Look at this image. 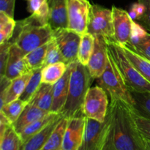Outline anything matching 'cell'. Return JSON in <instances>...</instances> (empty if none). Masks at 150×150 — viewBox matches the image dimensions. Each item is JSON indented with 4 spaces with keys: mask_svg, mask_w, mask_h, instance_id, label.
<instances>
[{
    "mask_svg": "<svg viewBox=\"0 0 150 150\" xmlns=\"http://www.w3.org/2000/svg\"><path fill=\"white\" fill-rule=\"evenodd\" d=\"M109 124L101 150H147L146 142L139 132L133 106L111 100Z\"/></svg>",
    "mask_w": 150,
    "mask_h": 150,
    "instance_id": "cell-1",
    "label": "cell"
},
{
    "mask_svg": "<svg viewBox=\"0 0 150 150\" xmlns=\"http://www.w3.org/2000/svg\"><path fill=\"white\" fill-rule=\"evenodd\" d=\"M54 30L48 23L42 24L34 16L19 21L10 39L25 54L48 43L52 40Z\"/></svg>",
    "mask_w": 150,
    "mask_h": 150,
    "instance_id": "cell-2",
    "label": "cell"
},
{
    "mask_svg": "<svg viewBox=\"0 0 150 150\" xmlns=\"http://www.w3.org/2000/svg\"><path fill=\"white\" fill-rule=\"evenodd\" d=\"M70 65L68 95L62 112V115L67 119L82 114V105L94 79L87 66L82 64L78 60L71 63Z\"/></svg>",
    "mask_w": 150,
    "mask_h": 150,
    "instance_id": "cell-3",
    "label": "cell"
},
{
    "mask_svg": "<svg viewBox=\"0 0 150 150\" xmlns=\"http://www.w3.org/2000/svg\"><path fill=\"white\" fill-rule=\"evenodd\" d=\"M108 52L115 62L129 90L150 92V82L146 80L126 57L122 47L115 41H107Z\"/></svg>",
    "mask_w": 150,
    "mask_h": 150,
    "instance_id": "cell-4",
    "label": "cell"
},
{
    "mask_svg": "<svg viewBox=\"0 0 150 150\" xmlns=\"http://www.w3.org/2000/svg\"><path fill=\"white\" fill-rule=\"evenodd\" d=\"M96 80L98 86L106 92L110 99L121 100L133 106V100L130 90L109 52L108 62L105 70Z\"/></svg>",
    "mask_w": 150,
    "mask_h": 150,
    "instance_id": "cell-5",
    "label": "cell"
},
{
    "mask_svg": "<svg viewBox=\"0 0 150 150\" xmlns=\"http://www.w3.org/2000/svg\"><path fill=\"white\" fill-rule=\"evenodd\" d=\"M109 108L108 94L100 86L90 87L82 105L83 116L103 122L105 120Z\"/></svg>",
    "mask_w": 150,
    "mask_h": 150,
    "instance_id": "cell-6",
    "label": "cell"
},
{
    "mask_svg": "<svg viewBox=\"0 0 150 150\" xmlns=\"http://www.w3.org/2000/svg\"><path fill=\"white\" fill-rule=\"evenodd\" d=\"M87 32L94 36H102L108 41H114L112 10L98 4H92Z\"/></svg>",
    "mask_w": 150,
    "mask_h": 150,
    "instance_id": "cell-7",
    "label": "cell"
},
{
    "mask_svg": "<svg viewBox=\"0 0 150 150\" xmlns=\"http://www.w3.org/2000/svg\"><path fill=\"white\" fill-rule=\"evenodd\" d=\"M67 4L68 13L67 29L81 35L87 32L92 4L89 0H67Z\"/></svg>",
    "mask_w": 150,
    "mask_h": 150,
    "instance_id": "cell-8",
    "label": "cell"
},
{
    "mask_svg": "<svg viewBox=\"0 0 150 150\" xmlns=\"http://www.w3.org/2000/svg\"><path fill=\"white\" fill-rule=\"evenodd\" d=\"M108 124V114L103 122L86 117L83 141L79 150H101Z\"/></svg>",
    "mask_w": 150,
    "mask_h": 150,
    "instance_id": "cell-9",
    "label": "cell"
},
{
    "mask_svg": "<svg viewBox=\"0 0 150 150\" xmlns=\"http://www.w3.org/2000/svg\"><path fill=\"white\" fill-rule=\"evenodd\" d=\"M81 35L69 29L54 30L53 38L55 40L60 51L67 64L78 60L79 44Z\"/></svg>",
    "mask_w": 150,
    "mask_h": 150,
    "instance_id": "cell-10",
    "label": "cell"
},
{
    "mask_svg": "<svg viewBox=\"0 0 150 150\" xmlns=\"http://www.w3.org/2000/svg\"><path fill=\"white\" fill-rule=\"evenodd\" d=\"M95 46L89 59L87 67L94 79L100 77L108 62V48L107 40L102 36H95Z\"/></svg>",
    "mask_w": 150,
    "mask_h": 150,
    "instance_id": "cell-11",
    "label": "cell"
},
{
    "mask_svg": "<svg viewBox=\"0 0 150 150\" xmlns=\"http://www.w3.org/2000/svg\"><path fill=\"white\" fill-rule=\"evenodd\" d=\"M85 116H76L67 120L63 139L62 150H79L83 141L86 125Z\"/></svg>",
    "mask_w": 150,
    "mask_h": 150,
    "instance_id": "cell-12",
    "label": "cell"
},
{
    "mask_svg": "<svg viewBox=\"0 0 150 150\" xmlns=\"http://www.w3.org/2000/svg\"><path fill=\"white\" fill-rule=\"evenodd\" d=\"M32 72L33 71L29 72L12 81L9 80L4 76H1V107L4 104L13 102L20 98L32 76Z\"/></svg>",
    "mask_w": 150,
    "mask_h": 150,
    "instance_id": "cell-13",
    "label": "cell"
},
{
    "mask_svg": "<svg viewBox=\"0 0 150 150\" xmlns=\"http://www.w3.org/2000/svg\"><path fill=\"white\" fill-rule=\"evenodd\" d=\"M113 22L114 29V41L120 45H128L133 21L128 12L113 6Z\"/></svg>",
    "mask_w": 150,
    "mask_h": 150,
    "instance_id": "cell-14",
    "label": "cell"
},
{
    "mask_svg": "<svg viewBox=\"0 0 150 150\" xmlns=\"http://www.w3.org/2000/svg\"><path fill=\"white\" fill-rule=\"evenodd\" d=\"M25 55L17 45L12 42L4 73V76L9 80L12 81L31 72L24 59Z\"/></svg>",
    "mask_w": 150,
    "mask_h": 150,
    "instance_id": "cell-15",
    "label": "cell"
},
{
    "mask_svg": "<svg viewBox=\"0 0 150 150\" xmlns=\"http://www.w3.org/2000/svg\"><path fill=\"white\" fill-rule=\"evenodd\" d=\"M70 72H71V65L70 64L63 77L55 84H54L53 103L51 112L62 114L68 95Z\"/></svg>",
    "mask_w": 150,
    "mask_h": 150,
    "instance_id": "cell-16",
    "label": "cell"
},
{
    "mask_svg": "<svg viewBox=\"0 0 150 150\" xmlns=\"http://www.w3.org/2000/svg\"><path fill=\"white\" fill-rule=\"evenodd\" d=\"M49 4L48 24L53 30L67 29L68 26L67 0H48Z\"/></svg>",
    "mask_w": 150,
    "mask_h": 150,
    "instance_id": "cell-17",
    "label": "cell"
},
{
    "mask_svg": "<svg viewBox=\"0 0 150 150\" xmlns=\"http://www.w3.org/2000/svg\"><path fill=\"white\" fill-rule=\"evenodd\" d=\"M62 117L54 120L52 122L46 126L44 129H42L39 133L29 138L27 141L23 142L21 146L20 150H41L47 141L49 139L51 133L55 130L56 127L58 123L59 122Z\"/></svg>",
    "mask_w": 150,
    "mask_h": 150,
    "instance_id": "cell-18",
    "label": "cell"
},
{
    "mask_svg": "<svg viewBox=\"0 0 150 150\" xmlns=\"http://www.w3.org/2000/svg\"><path fill=\"white\" fill-rule=\"evenodd\" d=\"M22 144L20 135L12 125L0 123V150H20Z\"/></svg>",
    "mask_w": 150,
    "mask_h": 150,
    "instance_id": "cell-19",
    "label": "cell"
},
{
    "mask_svg": "<svg viewBox=\"0 0 150 150\" xmlns=\"http://www.w3.org/2000/svg\"><path fill=\"white\" fill-rule=\"evenodd\" d=\"M48 113L35 105L28 103L18 119L12 125L19 134L26 126L45 117Z\"/></svg>",
    "mask_w": 150,
    "mask_h": 150,
    "instance_id": "cell-20",
    "label": "cell"
},
{
    "mask_svg": "<svg viewBox=\"0 0 150 150\" xmlns=\"http://www.w3.org/2000/svg\"><path fill=\"white\" fill-rule=\"evenodd\" d=\"M63 117L61 114H56V113L49 112L45 117H42L40 120L34 122L32 124L26 126L20 133V137L21 139L22 142H25L32 136L35 135L36 133H39L40 131L45 128L48 125L52 122L54 120Z\"/></svg>",
    "mask_w": 150,
    "mask_h": 150,
    "instance_id": "cell-21",
    "label": "cell"
},
{
    "mask_svg": "<svg viewBox=\"0 0 150 150\" xmlns=\"http://www.w3.org/2000/svg\"><path fill=\"white\" fill-rule=\"evenodd\" d=\"M53 89L54 85L42 83L40 89L29 103L47 112H51L53 103Z\"/></svg>",
    "mask_w": 150,
    "mask_h": 150,
    "instance_id": "cell-22",
    "label": "cell"
},
{
    "mask_svg": "<svg viewBox=\"0 0 150 150\" xmlns=\"http://www.w3.org/2000/svg\"><path fill=\"white\" fill-rule=\"evenodd\" d=\"M68 65L64 62H59L43 67L41 70L42 82L47 84H55L63 77Z\"/></svg>",
    "mask_w": 150,
    "mask_h": 150,
    "instance_id": "cell-23",
    "label": "cell"
},
{
    "mask_svg": "<svg viewBox=\"0 0 150 150\" xmlns=\"http://www.w3.org/2000/svg\"><path fill=\"white\" fill-rule=\"evenodd\" d=\"M130 62L138 71L150 82V60L139 54L128 45H121Z\"/></svg>",
    "mask_w": 150,
    "mask_h": 150,
    "instance_id": "cell-24",
    "label": "cell"
},
{
    "mask_svg": "<svg viewBox=\"0 0 150 150\" xmlns=\"http://www.w3.org/2000/svg\"><path fill=\"white\" fill-rule=\"evenodd\" d=\"M67 120L68 119L66 117H62L55 130L51 133L46 144L41 150H62L63 139L67 127Z\"/></svg>",
    "mask_w": 150,
    "mask_h": 150,
    "instance_id": "cell-25",
    "label": "cell"
},
{
    "mask_svg": "<svg viewBox=\"0 0 150 150\" xmlns=\"http://www.w3.org/2000/svg\"><path fill=\"white\" fill-rule=\"evenodd\" d=\"M95 40V36L89 32L81 35L78 52V61L83 65L87 66L89 63L94 50Z\"/></svg>",
    "mask_w": 150,
    "mask_h": 150,
    "instance_id": "cell-26",
    "label": "cell"
},
{
    "mask_svg": "<svg viewBox=\"0 0 150 150\" xmlns=\"http://www.w3.org/2000/svg\"><path fill=\"white\" fill-rule=\"evenodd\" d=\"M133 100V108L136 114L150 119V92L130 90Z\"/></svg>",
    "mask_w": 150,
    "mask_h": 150,
    "instance_id": "cell-27",
    "label": "cell"
},
{
    "mask_svg": "<svg viewBox=\"0 0 150 150\" xmlns=\"http://www.w3.org/2000/svg\"><path fill=\"white\" fill-rule=\"evenodd\" d=\"M48 45V43L42 45L24 56L25 61L31 71L42 68L44 67V62Z\"/></svg>",
    "mask_w": 150,
    "mask_h": 150,
    "instance_id": "cell-28",
    "label": "cell"
},
{
    "mask_svg": "<svg viewBox=\"0 0 150 150\" xmlns=\"http://www.w3.org/2000/svg\"><path fill=\"white\" fill-rule=\"evenodd\" d=\"M27 104V103L24 102L19 98L13 102L8 103L2 105L1 107L0 113L2 114L13 125L18 119Z\"/></svg>",
    "mask_w": 150,
    "mask_h": 150,
    "instance_id": "cell-29",
    "label": "cell"
},
{
    "mask_svg": "<svg viewBox=\"0 0 150 150\" xmlns=\"http://www.w3.org/2000/svg\"><path fill=\"white\" fill-rule=\"evenodd\" d=\"M41 70H42V68L33 70L32 76L28 81L21 96L20 97L21 100L27 103H29L32 100V98H34V96L42 84Z\"/></svg>",
    "mask_w": 150,
    "mask_h": 150,
    "instance_id": "cell-30",
    "label": "cell"
},
{
    "mask_svg": "<svg viewBox=\"0 0 150 150\" xmlns=\"http://www.w3.org/2000/svg\"><path fill=\"white\" fill-rule=\"evenodd\" d=\"M17 21L4 12L0 11V44L10 40Z\"/></svg>",
    "mask_w": 150,
    "mask_h": 150,
    "instance_id": "cell-31",
    "label": "cell"
},
{
    "mask_svg": "<svg viewBox=\"0 0 150 150\" xmlns=\"http://www.w3.org/2000/svg\"><path fill=\"white\" fill-rule=\"evenodd\" d=\"M59 62H65L57 42L54 38H52V40L48 42V48H47L46 54H45V62H44V67L48 65V64H54V63Z\"/></svg>",
    "mask_w": 150,
    "mask_h": 150,
    "instance_id": "cell-32",
    "label": "cell"
},
{
    "mask_svg": "<svg viewBox=\"0 0 150 150\" xmlns=\"http://www.w3.org/2000/svg\"><path fill=\"white\" fill-rule=\"evenodd\" d=\"M147 34L148 32L146 29L142 25L137 23V22L133 21V25H132L130 42H129L128 45H127L131 47V48L135 47L146 37Z\"/></svg>",
    "mask_w": 150,
    "mask_h": 150,
    "instance_id": "cell-33",
    "label": "cell"
},
{
    "mask_svg": "<svg viewBox=\"0 0 150 150\" xmlns=\"http://www.w3.org/2000/svg\"><path fill=\"white\" fill-rule=\"evenodd\" d=\"M134 118L136 125L142 136L146 142H150V119L139 115L135 111Z\"/></svg>",
    "mask_w": 150,
    "mask_h": 150,
    "instance_id": "cell-34",
    "label": "cell"
},
{
    "mask_svg": "<svg viewBox=\"0 0 150 150\" xmlns=\"http://www.w3.org/2000/svg\"><path fill=\"white\" fill-rule=\"evenodd\" d=\"M12 45L10 40L7 41L2 44H0V75L4 76L5 73L6 65H7V60L10 53V48Z\"/></svg>",
    "mask_w": 150,
    "mask_h": 150,
    "instance_id": "cell-35",
    "label": "cell"
},
{
    "mask_svg": "<svg viewBox=\"0 0 150 150\" xmlns=\"http://www.w3.org/2000/svg\"><path fill=\"white\" fill-rule=\"evenodd\" d=\"M131 48L150 60V34L148 33L137 45Z\"/></svg>",
    "mask_w": 150,
    "mask_h": 150,
    "instance_id": "cell-36",
    "label": "cell"
},
{
    "mask_svg": "<svg viewBox=\"0 0 150 150\" xmlns=\"http://www.w3.org/2000/svg\"><path fill=\"white\" fill-rule=\"evenodd\" d=\"M145 10L146 8H145L144 4L138 1L137 3H134L132 4L128 13L132 20L133 21H139L143 16V15L144 14Z\"/></svg>",
    "mask_w": 150,
    "mask_h": 150,
    "instance_id": "cell-37",
    "label": "cell"
},
{
    "mask_svg": "<svg viewBox=\"0 0 150 150\" xmlns=\"http://www.w3.org/2000/svg\"><path fill=\"white\" fill-rule=\"evenodd\" d=\"M138 1L144 4L146 8L144 14L139 21L146 30L150 32V0H138Z\"/></svg>",
    "mask_w": 150,
    "mask_h": 150,
    "instance_id": "cell-38",
    "label": "cell"
},
{
    "mask_svg": "<svg viewBox=\"0 0 150 150\" xmlns=\"http://www.w3.org/2000/svg\"><path fill=\"white\" fill-rule=\"evenodd\" d=\"M16 0H0V11L14 18Z\"/></svg>",
    "mask_w": 150,
    "mask_h": 150,
    "instance_id": "cell-39",
    "label": "cell"
},
{
    "mask_svg": "<svg viewBox=\"0 0 150 150\" xmlns=\"http://www.w3.org/2000/svg\"><path fill=\"white\" fill-rule=\"evenodd\" d=\"M45 0H28L27 10L29 13L35 14L40 9Z\"/></svg>",
    "mask_w": 150,
    "mask_h": 150,
    "instance_id": "cell-40",
    "label": "cell"
},
{
    "mask_svg": "<svg viewBox=\"0 0 150 150\" xmlns=\"http://www.w3.org/2000/svg\"><path fill=\"white\" fill-rule=\"evenodd\" d=\"M146 148L147 150H150V142H146Z\"/></svg>",
    "mask_w": 150,
    "mask_h": 150,
    "instance_id": "cell-41",
    "label": "cell"
},
{
    "mask_svg": "<svg viewBox=\"0 0 150 150\" xmlns=\"http://www.w3.org/2000/svg\"><path fill=\"white\" fill-rule=\"evenodd\" d=\"M26 1H28V0H26Z\"/></svg>",
    "mask_w": 150,
    "mask_h": 150,
    "instance_id": "cell-42",
    "label": "cell"
}]
</instances>
